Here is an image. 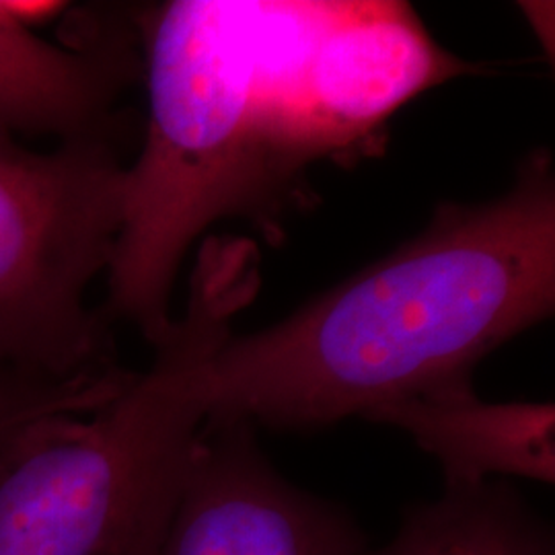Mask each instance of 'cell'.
Instances as JSON below:
<instances>
[{
  "label": "cell",
  "mask_w": 555,
  "mask_h": 555,
  "mask_svg": "<svg viewBox=\"0 0 555 555\" xmlns=\"http://www.w3.org/2000/svg\"><path fill=\"white\" fill-rule=\"evenodd\" d=\"M336 2L173 0L140 11L149 118L126 165L107 315L155 346L169 334L181 261L215 222L268 233L307 169L364 153L327 46Z\"/></svg>",
  "instance_id": "cell-1"
},
{
  "label": "cell",
  "mask_w": 555,
  "mask_h": 555,
  "mask_svg": "<svg viewBox=\"0 0 555 555\" xmlns=\"http://www.w3.org/2000/svg\"><path fill=\"white\" fill-rule=\"evenodd\" d=\"M555 307V169L547 149L481 204H440L393 254L204 371V424L315 430L455 380Z\"/></svg>",
  "instance_id": "cell-2"
},
{
  "label": "cell",
  "mask_w": 555,
  "mask_h": 555,
  "mask_svg": "<svg viewBox=\"0 0 555 555\" xmlns=\"http://www.w3.org/2000/svg\"><path fill=\"white\" fill-rule=\"evenodd\" d=\"M258 288L256 245L208 238L144 373L95 412L0 444V555H159L206 422L208 358Z\"/></svg>",
  "instance_id": "cell-3"
},
{
  "label": "cell",
  "mask_w": 555,
  "mask_h": 555,
  "mask_svg": "<svg viewBox=\"0 0 555 555\" xmlns=\"http://www.w3.org/2000/svg\"><path fill=\"white\" fill-rule=\"evenodd\" d=\"M126 165L109 137L34 151L0 137V358L52 383L119 377L89 307L121 229Z\"/></svg>",
  "instance_id": "cell-4"
},
{
  "label": "cell",
  "mask_w": 555,
  "mask_h": 555,
  "mask_svg": "<svg viewBox=\"0 0 555 555\" xmlns=\"http://www.w3.org/2000/svg\"><path fill=\"white\" fill-rule=\"evenodd\" d=\"M357 520L278 474L249 424H204L159 555H362Z\"/></svg>",
  "instance_id": "cell-5"
},
{
  "label": "cell",
  "mask_w": 555,
  "mask_h": 555,
  "mask_svg": "<svg viewBox=\"0 0 555 555\" xmlns=\"http://www.w3.org/2000/svg\"><path fill=\"white\" fill-rule=\"evenodd\" d=\"M140 70L134 40L119 27L56 43L0 4V137H109L112 107Z\"/></svg>",
  "instance_id": "cell-6"
},
{
  "label": "cell",
  "mask_w": 555,
  "mask_h": 555,
  "mask_svg": "<svg viewBox=\"0 0 555 555\" xmlns=\"http://www.w3.org/2000/svg\"><path fill=\"white\" fill-rule=\"evenodd\" d=\"M364 417L414 438L440 463L444 488H476L494 477L555 481V408L550 401H483L472 380H455L380 405Z\"/></svg>",
  "instance_id": "cell-7"
},
{
  "label": "cell",
  "mask_w": 555,
  "mask_h": 555,
  "mask_svg": "<svg viewBox=\"0 0 555 555\" xmlns=\"http://www.w3.org/2000/svg\"><path fill=\"white\" fill-rule=\"evenodd\" d=\"M362 555H555V537L508 481L492 479L412 504L393 541Z\"/></svg>",
  "instance_id": "cell-8"
},
{
  "label": "cell",
  "mask_w": 555,
  "mask_h": 555,
  "mask_svg": "<svg viewBox=\"0 0 555 555\" xmlns=\"http://www.w3.org/2000/svg\"><path fill=\"white\" fill-rule=\"evenodd\" d=\"M132 373L105 380L52 383L23 373L0 358V444L41 420L89 414L126 387Z\"/></svg>",
  "instance_id": "cell-9"
},
{
  "label": "cell",
  "mask_w": 555,
  "mask_h": 555,
  "mask_svg": "<svg viewBox=\"0 0 555 555\" xmlns=\"http://www.w3.org/2000/svg\"><path fill=\"white\" fill-rule=\"evenodd\" d=\"M0 4L13 20L29 29H38L43 23H50L68 11V4L52 0H0Z\"/></svg>",
  "instance_id": "cell-10"
}]
</instances>
